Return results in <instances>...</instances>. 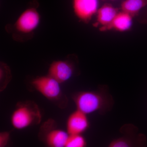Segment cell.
I'll return each instance as SVG.
<instances>
[{"label":"cell","instance_id":"1","mask_svg":"<svg viewBox=\"0 0 147 147\" xmlns=\"http://www.w3.org/2000/svg\"><path fill=\"white\" fill-rule=\"evenodd\" d=\"M73 99L76 109L87 115L96 113L105 115L114 105V99L106 86H100L96 90L76 92Z\"/></svg>","mask_w":147,"mask_h":147},{"label":"cell","instance_id":"2","mask_svg":"<svg viewBox=\"0 0 147 147\" xmlns=\"http://www.w3.org/2000/svg\"><path fill=\"white\" fill-rule=\"evenodd\" d=\"M41 114L38 106L32 101L19 102L11 117V123L14 128L22 129L38 124Z\"/></svg>","mask_w":147,"mask_h":147},{"label":"cell","instance_id":"3","mask_svg":"<svg viewBox=\"0 0 147 147\" xmlns=\"http://www.w3.org/2000/svg\"><path fill=\"white\" fill-rule=\"evenodd\" d=\"M60 83L47 76H38L32 82V86L38 92L51 101L60 104L61 106H66L67 100L61 89Z\"/></svg>","mask_w":147,"mask_h":147},{"label":"cell","instance_id":"4","mask_svg":"<svg viewBox=\"0 0 147 147\" xmlns=\"http://www.w3.org/2000/svg\"><path fill=\"white\" fill-rule=\"evenodd\" d=\"M120 137L113 140L108 147H146L147 138L132 124L123 125L120 129Z\"/></svg>","mask_w":147,"mask_h":147},{"label":"cell","instance_id":"5","mask_svg":"<svg viewBox=\"0 0 147 147\" xmlns=\"http://www.w3.org/2000/svg\"><path fill=\"white\" fill-rule=\"evenodd\" d=\"M40 22V16L34 8H28L24 11L17 19L15 24L18 32L28 34L34 31Z\"/></svg>","mask_w":147,"mask_h":147},{"label":"cell","instance_id":"6","mask_svg":"<svg viewBox=\"0 0 147 147\" xmlns=\"http://www.w3.org/2000/svg\"><path fill=\"white\" fill-rule=\"evenodd\" d=\"M53 123L49 121L43 127L45 143L48 147H65L69 134L67 131L52 127Z\"/></svg>","mask_w":147,"mask_h":147},{"label":"cell","instance_id":"7","mask_svg":"<svg viewBox=\"0 0 147 147\" xmlns=\"http://www.w3.org/2000/svg\"><path fill=\"white\" fill-rule=\"evenodd\" d=\"M88 115L76 110L69 116L66 122V131L69 135L82 134L89 127Z\"/></svg>","mask_w":147,"mask_h":147},{"label":"cell","instance_id":"8","mask_svg":"<svg viewBox=\"0 0 147 147\" xmlns=\"http://www.w3.org/2000/svg\"><path fill=\"white\" fill-rule=\"evenodd\" d=\"M98 0H73L74 11L82 21L90 20L97 13L98 9Z\"/></svg>","mask_w":147,"mask_h":147},{"label":"cell","instance_id":"9","mask_svg":"<svg viewBox=\"0 0 147 147\" xmlns=\"http://www.w3.org/2000/svg\"><path fill=\"white\" fill-rule=\"evenodd\" d=\"M74 71L73 65L67 61H55L50 65L48 75L61 84L69 80Z\"/></svg>","mask_w":147,"mask_h":147},{"label":"cell","instance_id":"10","mask_svg":"<svg viewBox=\"0 0 147 147\" xmlns=\"http://www.w3.org/2000/svg\"><path fill=\"white\" fill-rule=\"evenodd\" d=\"M132 18L128 13L123 11H120L111 22V24L104 28L101 29L102 31L114 30L119 32H125L131 28L132 24Z\"/></svg>","mask_w":147,"mask_h":147},{"label":"cell","instance_id":"11","mask_svg":"<svg viewBox=\"0 0 147 147\" xmlns=\"http://www.w3.org/2000/svg\"><path fill=\"white\" fill-rule=\"evenodd\" d=\"M117 9L109 4H105L98 9L97 13V24L101 26L100 30L109 26L118 13Z\"/></svg>","mask_w":147,"mask_h":147},{"label":"cell","instance_id":"12","mask_svg":"<svg viewBox=\"0 0 147 147\" xmlns=\"http://www.w3.org/2000/svg\"><path fill=\"white\" fill-rule=\"evenodd\" d=\"M147 5V0H124L121 4V9L133 17Z\"/></svg>","mask_w":147,"mask_h":147},{"label":"cell","instance_id":"13","mask_svg":"<svg viewBox=\"0 0 147 147\" xmlns=\"http://www.w3.org/2000/svg\"><path fill=\"white\" fill-rule=\"evenodd\" d=\"M87 142L82 134L69 135L65 147H86Z\"/></svg>","mask_w":147,"mask_h":147},{"label":"cell","instance_id":"14","mask_svg":"<svg viewBox=\"0 0 147 147\" xmlns=\"http://www.w3.org/2000/svg\"><path fill=\"white\" fill-rule=\"evenodd\" d=\"M1 91H3L8 85L11 79V74L9 69L6 65H1Z\"/></svg>","mask_w":147,"mask_h":147},{"label":"cell","instance_id":"15","mask_svg":"<svg viewBox=\"0 0 147 147\" xmlns=\"http://www.w3.org/2000/svg\"><path fill=\"white\" fill-rule=\"evenodd\" d=\"M10 138L8 131H2L0 133V147H5L8 144Z\"/></svg>","mask_w":147,"mask_h":147}]
</instances>
